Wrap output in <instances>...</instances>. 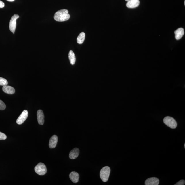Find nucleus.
Segmentation results:
<instances>
[{
  "mask_svg": "<svg viewBox=\"0 0 185 185\" xmlns=\"http://www.w3.org/2000/svg\"><path fill=\"white\" fill-rule=\"evenodd\" d=\"M68 12L69 11L66 9L59 10L56 12L54 15V19L58 22L67 21L70 18V15Z\"/></svg>",
  "mask_w": 185,
  "mask_h": 185,
  "instance_id": "1",
  "label": "nucleus"
},
{
  "mask_svg": "<svg viewBox=\"0 0 185 185\" xmlns=\"http://www.w3.org/2000/svg\"><path fill=\"white\" fill-rule=\"evenodd\" d=\"M110 173V169L108 166L104 167L100 170V176L104 182H106L108 180Z\"/></svg>",
  "mask_w": 185,
  "mask_h": 185,
  "instance_id": "2",
  "label": "nucleus"
},
{
  "mask_svg": "<svg viewBox=\"0 0 185 185\" xmlns=\"http://www.w3.org/2000/svg\"><path fill=\"white\" fill-rule=\"evenodd\" d=\"M163 123L171 129H175L177 127V123L173 118L170 116H167L163 119Z\"/></svg>",
  "mask_w": 185,
  "mask_h": 185,
  "instance_id": "3",
  "label": "nucleus"
},
{
  "mask_svg": "<svg viewBox=\"0 0 185 185\" xmlns=\"http://www.w3.org/2000/svg\"><path fill=\"white\" fill-rule=\"evenodd\" d=\"M35 170L36 173L39 175H45L47 171L45 165L42 163H39L35 167Z\"/></svg>",
  "mask_w": 185,
  "mask_h": 185,
  "instance_id": "4",
  "label": "nucleus"
},
{
  "mask_svg": "<svg viewBox=\"0 0 185 185\" xmlns=\"http://www.w3.org/2000/svg\"><path fill=\"white\" fill-rule=\"evenodd\" d=\"M19 16L18 15L15 14L12 16L11 19L9 23V29L11 32L15 33L16 27V20L18 18Z\"/></svg>",
  "mask_w": 185,
  "mask_h": 185,
  "instance_id": "5",
  "label": "nucleus"
},
{
  "mask_svg": "<svg viewBox=\"0 0 185 185\" xmlns=\"http://www.w3.org/2000/svg\"><path fill=\"white\" fill-rule=\"evenodd\" d=\"M28 116V112L27 110H24L23 111L18 118L16 122L18 124L20 125L24 123Z\"/></svg>",
  "mask_w": 185,
  "mask_h": 185,
  "instance_id": "6",
  "label": "nucleus"
},
{
  "mask_svg": "<svg viewBox=\"0 0 185 185\" xmlns=\"http://www.w3.org/2000/svg\"><path fill=\"white\" fill-rule=\"evenodd\" d=\"M159 180L157 178L152 177L146 180L145 185H158L159 184Z\"/></svg>",
  "mask_w": 185,
  "mask_h": 185,
  "instance_id": "7",
  "label": "nucleus"
},
{
  "mask_svg": "<svg viewBox=\"0 0 185 185\" xmlns=\"http://www.w3.org/2000/svg\"><path fill=\"white\" fill-rule=\"evenodd\" d=\"M38 122L39 125H43L44 123V115L42 110H39L37 112Z\"/></svg>",
  "mask_w": 185,
  "mask_h": 185,
  "instance_id": "8",
  "label": "nucleus"
},
{
  "mask_svg": "<svg viewBox=\"0 0 185 185\" xmlns=\"http://www.w3.org/2000/svg\"><path fill=\"white\" fill-rule=\"evenodd\" d=\"M58 142V137L56 135L52 136L49 141V146L50 148H54Z\"/></svg>",
  "mask_w": 185,
  "mask_h": 185,
  "instance_id": "9",
  "label": "nucleus"
},
{
  "mask_svg": "<svg viewBox=\"0 0 185 185\" xmlns=\"http://www.w3.org/2000/svg\"><path fill=\"white\" fill-rule=\"evenodd\" d=\"M139 4V0H130L127 1L126 6L128 8H134L137 7Z\"/></svg>",
  "mask_w": 185,
  "mask_h": 185,
  "instance_id": "10",
  "label": "nucleus"
},
{
  "mask_svg": "<svg viewBox=\"0 0 185 185\" xmlns=\"http://www.w3.org/2000/svg\"><path fill=\"white\" fill-rule=\"evenodd\" d=\"M79 150L78 148H75L73 149L70 152L69 155V158L72 159H76L79 155Z\"/></svg>",
  "mask_w": 185,
  "mask_h": 185,
  "instance_id": "11",
  "label": "nucleus"
},
{
  "mask_svg": "<svg viewBox=\"0 0 185 185\" xmlns=\"http://www.w3.org/2000/svg\"><path fill=\"white\" fill-rule=\"evenodd\" d=\"M69 177L73 182L77 183L78 182L79 179V175L77 172H72L70 174Z\"/></svg>",
  "mask_w": 185,
  "mask_h": 185,
  "instance_id": "12",
  "label": "nucleus"
},
{
  "mask_svg": "<svg viewBox=\"0 0 185 185\" xmlns=\"http://www.w3.org/2000/svg\"><path fill=\"white\" fill-rule=\"evenodd\" d=\"M2 89L3 92L9 94H13L15 92V90L14 87L7 85L3 86Z\"/></svg>",
  "mask_w": 185,
  "mask_h": 185,
  "instance_id": "13",
  "label": "nucleus"
},
{
  "mask_svg": "<svg viewBox=\"0 0 185 185\" xmlns=\"http://www.w3.org/2000/svg\"><path fill=\"white\" fill-rule=\"evenodd\" d=\"M175 38L177 40H179L184 36V30L182 28H178L175 32Z\"/></svg>",
  "mask_w": 185,
  "mask_h": 185,
  "instance_id": "14",
  "label": "nucleus"
},
{
  "mask_svg": "<svg viewBox=\"0 0 185 185\" xmlns=\"http://www.w3.org/2000/svg\"><path fill=\"white\" fill-rule=\"evenodd\" d=\"M69 59L70 63L72 65L74 64L76 61V58H75V55L73 51H70L69 54Z\"/></svg>",
  "mask_w": 185,
  "mask_h": 185,
  "instance_id": "15",
  "label": "nucleus"
},
{
  "mask_svg": "<svg viewBox=\"0 0 185 185\" xmlns=\"http://www.w3.org/2000/svg\"><path fill=\"white\" fill-rule=\"evenodd\" d=\"M85 33L84 32H81L77 38V43L80 44H82L85 40Z\"/></svg>",
  "mask_w": 185,
  "mask_h": 185,
  "instance_id": "16",
  "label": "nucleus"
},
{
  "mask_svg": "<svg viewBox=\"0 0 185 185\" xmlns=\"http://www.w3.org/2000/svg\"><path fill=\"white\" fill-rule=\"evenodd\" d=\"M8 82L6 79L0 77V85L5 86L7 85Z\"/></svg>",
  "mask_w": 185,
  "mask_h": 185,
  "instance_id": "17",
  "label": "nucleus"
},
{
  "mask_svg": "<svg viewBox=\"0 0 185 185\" xmlns=\"http://www.w3.org/2000/svg\"><path fill=\"white\" fill-rule=\"evenodd\" d=\"M6 108V105L2 100H0V110H4Z\"/></svg>",
  "mask_w": 185,
  "mask_h": 185,
  "instance_id": "18",
  "label": "nucleus"
},
{
  "mask_svg": "<svg viewBox=\"0 0 185 185\" xmlns=\"http://www.w3.org/2000/svg\"><path fill=\"white\" fill-rule=\"evenodd\" d=\"M7 139L6 134L0 132V140H5Z\"/></svg>",
  "mask_w": 185,
  "mask_h": 185,
  "instance_id": "19",
  "label": "nucleus"
},
{
  "mask_svg": "<svg viewBox=\"0 0 185 185\" xmlns=\"http://www.w3.org/2000/svg\"><path fill=\"white\" fill-rule=\"evenodd\" d=\"M185 181L184 180H181L179 181L176 184H175V185H184L185 184Z\"/></svg>",
  "mask_w": 185,
  "mask_h": 185,
  "instance_id": "20",
  "label": "nucleus"
},
{
  "mask_svg": "<svg viewBox=\"0 0 185 185\" xmlns=\"http://www.w3.org/2000/svg\"><path fill=\"white\" fill-rule=\"evenodd\" d=\"M5 6V3L2 1H0V8H3Z\"/></svg>",
  "mask_w": 185,
  "mask_h": 185,
  "instance_id": "21",
  "label": "nucleus"
},
{
  "mask_svg": "<svg viewBox=\"0 0 185 185\" xmlns=\"http://www.w3.org/2000/svg\"><path fill=\"white\" fill-rule=\"evenodd\" d=\"M7 1H8L12 2V1H15V0H7Z\"/></svg>",
  "mask_w": 185,
  "mask_h": 185,
  "instance_id": "22",
  "label": "nucleus"
},
{
  "mask_svg": "<svg viewBox=\"0 0 185 185\" xmlns=\"http://www.w3.org/2000/svg\"><path fill=\"white\" fill-rule=\"evenodd\" d=\"M125 1H130V0H125Z\"/></svg>",
  "mask_w": 185,
  "mask_h": 185,
  "instance_id": "23",
  "label": "nucleus"
},
{
  "mask_svg": "<svg viewBox=\"0 0 185 185\" xmlns=\"http://www.w3.org/2000/svg\"><path fill=\"white\" fill-rule=\"evenodd\" d=\"M184 148H185V144H184Z\"/></svg>",
  "mask_w": 185,
  "mask_h": 185,
  "instance_id": "24",
  "label": "nucleus"
}]
</instances>
